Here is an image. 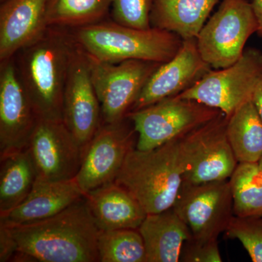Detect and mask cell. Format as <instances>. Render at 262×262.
Listing matches in <instances>:
<instances>
[{
	"instance_id": "7a4b0ae2",
	"label": "cell",
	"mask_w": 262,
	"mask_h": 262,
	"mask_svg": "<svg viewBox=\"0 0 262 262\" xmlns=\"http://www.w3.org/2000/svg\"><path fill=\"white\" fill-rule=\"evenodd\" d=\"M76 47L70 28L51 26L13 57L39 119L63 121V91Z\"/></svg>"
},
{
	"instance_id": "52a82bcc",
	"label": "cell",
	"mask_w": 262,
	"mask_h": 262,
	"mask_svg": "<svg viewBox=\"0 0 262 262\" xmlns=\"http://www.w3.org/2000/svg\"><path fill=\"white\" fill-rule=\"evenodd\" d=\"M262 75V53L245 50L238 61L229 67L212 70L177 97L194 100L230 117L243 103L251 99Z\"/></svg>"
},
{
	"instance_id": "3957f363",
	"label": "cell",
	"mask_w": 262,
	"mask_h": 262,
	"mask_svg": "<svg viewBox=\"0 0 262 262\" xmlns=\"http://www.w3.org/2000/svg\"><path fill=\"white\" fill-rule=\"evenodd\" d=\"M188 168L184 135L155 149L129 151L114 181L140 203L147 214L173 207Z\"/></svg>"
},
{
	"instance_id": "e0dca14e",
	"label": "cell",
	"mask_w": 262,
	"mask_h": 262,
	"mask_svg": "<svg viewBox=\"0 0 262 262\" xmlns=\"http://www.w3.org/2000/svg\"><path fill=\"white\" fill-rule=\"evenodd\" d=\"M84 196L75 179L61 182L36 181L32 192L20 205L0 214V225L13 227L46 220Z\"/></svg>"
},
{
	"instance_id": "d6a6232c",
	"label": "cell",
	"mask_w": 262,
	"mask_h": 262,
	"mask_svg": "<svg viewBox=\"0 0 262 262\" xmlns=\"http://www.w3.org/2000/svg\"><path fill=\"white\" fill-rule=\"evenodd\" d=\"M259 220L260 223H261L262 225V219H260V220Z\"/></svg>"
},
{
	"instance_id": "9a60e30c",
	"label": "cell",
	"mask_w": 262,
	"mask_h": 262,
	"mask_svg": "<svg viewBox=\"0 0 262 262\" xmlns=\"http://www.w3.org/2000/svg\"><path fill=\"white\" fill-rule=\"evenodd\" d=\"M212 70L202 58L196 39H184L177 54L150 76L130 113L179 96Z\"/></svg>"
},
{
	"instance_id": "7c38bea8",
	"label": "cell",
	"mask_w": 262,
	"mask_h": 262,
	"mask_svg": "<svg viewBox=\"0 0 262 262\" xmlns=\"http://www.w3.org/2000/svg\"><path fill=\"white\" fill-rule=\"evenodd\" d=\"M28 149L39 182H61L75 178L83 148L63 121L38 120Z\"/></svg>"
},
{
	"instance_id": "8fae6325",
	"label": "cell",
	"mask_w": 262,
	"mask_h": 262,
	"mask_svg": "<svg viewBox=\"0 0 262 262\" xmlns=\"http://www.w3.org/2000/svg\"><path fill=\"white\" fill-rule=\"evenodd\" d=\"M227 120L222 113L184 135L188 168L184 182L196 184L230 178L238 162L227 137Z\"/></svg>"
},
{
	"instance_id": "f546056e",
	"label": "cell",
	"mask_w": 262,
	"mask_h": 262,
	"mask_svg": "<svg viewBox=\"0 0 262 262\" xmlns=\"http://www.w3.org/2000/svg\"><path fill=\"white\" fill-rule=\"evenodd\" d=\"M251 99L262 121V75L255 87Z\"/></svg>"
},
{
	"instance_id": "f1b7e54d",
	"label": "cell",
	"mask_w": 262,
	"mask_h": 262,
	"mask_svg": "<svg viewBox=\"0 0 262 262\" xmlns=\"http://www.w3.org/2000/svg\"><path fill=\"white\" fill-rule=\"evenodd\" d=\"M17 251L18 246L9 229L0 225V261H11Z\"/></svg>"
},
{
	"instance_id": "cb8c5ba5",
	"label": "cell",
	"mask_w": 262,
	"mask_h": 262,
	"mask_svg": "<svg viewBox=\"0 0 262 262\" xmlns=\"http://www.w3.org/2000/svg\"><path fill=\"white\" fill-rule=\"evenodd\" d=\"M113 0H48V26L73 29L104 20Z\"/></svg>"
},
{
	"instance_id": "30bf717a",
	"label": "cell",
	"mask_w": 262,
	"mask_h": 262,
	"mask_svg": "<svg viewBox=\"0 0 262 262\" xmlns=\"http://www.w3.org/2000/svg\"><path fill=\"white\" fill-rule=\"evenodd\" d=\"M136 141L137 134L128 117L115 123L102 122L84 146L80 170L75 178L84 194L115 180Z\"/></svg>"
},
{
	"instance_id": "ac0fdd59",
	"label": "cell",
	"mask_w": 262,
	"mask_h": 262,
	"mask_svg": "<svg viewBox=\"0 0 262 262\" xmlns=\"http://www.w3.org/2000/svg\"><path fill=\"white\" fill-rule=\"evenodd\" d=\"M84 198L100 230L138 229L147 215L130 193L115 182L89 191Z\"/></svg>"
},
{
	"instance_id": "d6986e66",
	"label": "cell",
	"mask_w": 262,
	"mask_h": 262,
	"mask_svg": "<svg viewBox=\"0 0 262 262\" xmlns=\"http://www.w3.org/2000/svg\"><path fill=\"white\" fill-rule=\"evenodd\" d=\"M146 262H178L184 242L192 237L188 226L173 208L149 213L139 227Z\"/></svg>"
},
{
	"instance_id": "5b68a950",
	"label": "cell",
	"mask_w": 262,
	"mask_h": 262,
	"mask_svg": "<svg viewBox=\"0 0 262 262\" xmlns=\"http://www.w3.org/2000/svg\"><path fill=\"white\" fill-rule=\"evenodd\" d=\"M222 112L194 101L177 97L162 100L127 115L136 134V149H155L211 121Z\"/></svg>"
},
{
	"instance_id": "9c48e42d",
	"label": "cell",
	"mask_w": 262,
	"mask_h": 262,
	"mask_svg": "<svg viewBox=\"0 0 262 262\" xmlns=\"http://www.w3.org/2000/svg\"><path fill=\"white\" fill-rule=\"evenodd\" d=\"M192 237L217 239L234 218L229 179L203 183L183 182L173 207Z\"/></svg>"
},
{
	"instance_id": "d4e9b609",
	"label": "cell",
	"mask_w": 262,
	"mask_h": 262,
	"mask_svg": "<svg viewBox=\"0 0 262 262\" xmlns=\"http://www.w3.org/2000/svg\"><path fill=\"white\" fill-rule=\"evenodd\" d=\"M98 251L101 262H146L144 239L138 229L100 230Z\"/></svg>"
},
{
	"instance_id": "4fadbf2b",
	"label": "cell",
	"mask_w": 262,
	"mask_h": 262,
	"mask_svg": "<svg viewBox=\"0 0 262 262\" xmlns=\"http://www.w3.org/2000/svg\"><path fill=\"white\" fill-rule=\"evenodd\" d=\"M63 122L83 149L102 124L89 56L77 43L63 91Z\"/></svg>"
},
{
	"instance_id": "5bb4252c",
	"label": "cell",
	"mask_w": 262,
	"mask_h": 262,
	"mask_svg": "<svg viewBox=\"0 0 262 262\" xmlns=\"http://www.w3.org/2000/svg\"><path fill=\"white\" fill-rule=\"evenodd\" d=\"M38 120L13 58L0 62V158L27 149Z\"/></svg>"
},
{
	"instance_id": "6da1fadb",
	"label": "cell",
	"mask_w": 262,
	"mask_h": 262,
	"mask_svg": "<svg viewBox=\"0 0 262 262\" xmlns=\"http://www.w3.org/2000/svg\"><path fill=\"white\" fill-rule=\"evenodd\" d=\"M6 227L16 242L18 251L36 261H99L100 229L84 196L50 218Z\"/></svg>"
},
{
	"instance_id": "603a6c76",
	"label": "cell",
	"mask_w": 262,
	"mask_h": 262,
	"mask_svg": "<svg viewBox=\"0 0 262 262\" xmlns=\"http://www.w3.org/2000/svg\"><path fill=\"white\" fill-rule=\"evenodd\" d=\"M229 181L234 216L262 219V173L258 163H239Z\"/></svg>"
},
{
	"instance_id": "4316f807",
	"label": "cell",
	"mask_w": 262,
	"mask_h": 262,
	"mask_svg": "<svg viewBox=\"0 0 262 262\" xmlns=\"http://www.w3.org/2000/svg\"><path fill=\"white\" fill-rule=\"evenodd\" d=\"M229 238L241 242L253 262H262V225L255 219L234 216L226 230Z\"/></svg>"
},
{
	"instance_id": "1f68e13d",
	"label": "cell",
	"mask_w": 262,
	"mask_h": 262,
	"mask_svg": "<svg viewBox=\"0 0 262 262\" xmlns=\"http://www.w3.org/2000/svg\"><path fill=\"white\" fill-rule=\"evenodd\" d=\"M258 166H259L260 170H261L262 173V157L261 159L259 160V161L258 162Z\"/></svg>"
},
{
	"instance_id": "277c9868",
	"label": "cell",
	"mask_w": 262,
	"mask_h": 262,
	"mask_svg": "<svg viewBox=\"0 0 262 262\" xmlns=\"http://www.w3.org/2000/svg\"><path fill=\"white\" fill-rule=\"evenodd\" d=\"M70 29L76 42L89 56L112 63L128 60L165 63L177 54L183 42L172 32L154 27L132 28L113 20Z\"/></svg>"
},
{
	"instance_id": "4dcf8cb0",
	"label": "cell",
	"mask_w": 262,
	"mask_h": 262,
	"mask_svg": "<svg viewBox=\"0 0 262 262\" xmlns=\"http://www.w3.org/2000/svg\"><path fill=\"white\" fill-rule=\"evenodd\" d=\"M251 5L257 20V34L262 37V0H251Z\"/></svg>"
},
{
	"instance_id": "83f0119b",
	"label": "cell",
	"mask_w": 262,
	"mask_h": 262,
	"mask_svg": "<svg viewBox=\"0 0 262 262\" xmlns=\"http://www.w3.org/2000/svg\"><path fill=\"white\" fill-rule=\"evenodd\" d=\"M179 261L222 262L218 239L201 241L192 236L183 245Z\"/></svg>"
},
{
	"instance_id": "44dd1931",
	"label": "cell",
	"mask_w": 262,
	"mask_h": 262,
	"mask_svg": "<svg viewBox=\"0 0 262 262\" xmlns=\"http://www.w3.org/2000/svg\"><path fill=\"white\" fill-rule=\"evenodd\" d=\"M0 214L20 205L32 192L37 170L28 148L1 157Z\"/></svg>"
},
{
	"instance_id": "ffe728a7",
	"label": "cell",
	"mask_w": 262,
	"mask_h": 262,
	"mask_svg": "<svg viewBox=\"0 0 262 262\" xmlns=\"http://www.w3.org/2000/svg\"><path fill=\"white\" fill-rule=\"evenodd\" d=\"M220 0H155L151 27L184 39H196Z\"/></svg>"
},
{
	"instance_id": "2e32d148",
	"label": "cell",
	"mask_w": 262,
	"mask_h": 262,
	"mask_svg": "<svg viewBox=\"0 0 262 262\" xmlns=\"http://www.w3.org/2000/svg\"><path fill=\"white\" fill-rule=\"evenodd\" d=\"M48 0H5L0 6V62L11 59L49 26Z\"/></svg>"
},
{
	"instance_id": "8992f818",
	"label": "cell",
	"mask_w": 262,
	"mask_h": 262,
	"mask_svg": "<svg viewBox=\"0 0 262 262\" xmlns=\"http://www.w3.org/2000/svg\"><path fill=\"white\" fill-rule=\"evenodd\" d=\"M258 24L248 0H222L196 38L202 58L213 70L238 61Z\"/></svg>"
},
{
	"instance_id": "ba28073f",
	"label": "cell",
	"mask_w": 262,
	"mask_h": 262,
	"mask_svg": "<svg viewBox=\"0 0 262 262\" xmlns=\"http://www.w3.org/2000/svg\"><path fill=\"white\" fill-rule=\"evenodd\" d=\"M88 56L103 123L125 120L150 76L160 63L142 60L112 63Z\"/></svg>"
},
{
	"instance_id": "836d02e7",
	"label": "cell",
	"mask_w": 262,
	"mask_h": 262,
	"mask_svg": "<svg viewBox=\"0 0 262 262\" xmlns=\"http://www.w3.org/2000/svg\"><path fill=\"white\" fill-rule=\"evenodd\" d=\"M0 1H1L2 3V2L5 1V0H0Z\"/></svg>"
},
{
	"instance_id": "7402d4cb",
	"label": "cell",
	"mask_w": 262,
	"mask_h": 262,
	"mask_svg": "<svg viewBox=\"0 0 262 262\" xmlns=\"http://www.w3.org/2000/svg\"><path fill=\"white\" fill-rule=\"evenodd\" d=\"M227 135L239 163H258L262 157V121L252 99L228 117Z\"/></svg>"
},
{
	"instance_id": "484cf974",
	"label": "cell",
	"mask_w": 262,
	"mask_h": 262,
	"mask_svg": "<svg viewBox=\"0 0 262 262\" xmlns=\"http://www.w3.org/2000/svg\"><path fill=\"white\" fill-rule=\"evenodd\" d=\"M155 0H113L111 18L121 25L139 29L151 28L150 15Z\"/></svg>"
}]
</instances>
